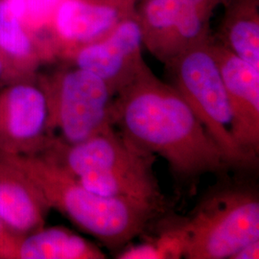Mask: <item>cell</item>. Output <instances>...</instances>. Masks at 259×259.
I'll return each instance as SVG.
<instances>
[{
    "label": "cell",
    "mask_w": 259,
    "mask_h": 259,
    "mask_svg": "<svg viewBox=\"0 0 259 259\" xmlns=\"http://www.w3.org/2000/svg\"><path fill=\"white\" fill-rule=\"evenodd\" d=\"M175 230L185 258H232L243 247L259 240L258 195L240 186L214 189Z\"/></svg>",
    "instance_id": "4"
},
{
    "label": "cell",
    "mask_w": 259,
    "mask_h": 259,
    "mask_svg": "<svg viewBox=\"0 0 259 259\" xmlns=\"http://www.w3.org/2000/svg\"><path fill=\"white\" fill-rule=\"evenodd\" d=\"M48 131L47 95L37 76L0 89V154L28 157L45 152Z\"/></svg>",
    "instance_id": "8"
},
{
    "label": "cell",
    "mask_w": 259,
    "mask_h": 259,
    "mask_svg": "<svg viewBox=\"0 0 259 259\" xmlns=\"http://www.w3.org/2000/svg\"><path fill=\"white\" fill-rule=\"evenodd\" d=\"M29 78L33 77H29L21 73L0 50V89L9 83H15Z\"/></svg>",
    "instance_id": "18"
},
{
    "label": "cell",
    "mask_w": 259,
    "mask_h": 259,
    "mask_svg": "<svg viewBox=\"0 0 259 259\" xmlns=\"http://www.w3.org/2000/svg\"><path fill=\"white\" fill-rule=\"evenodd\" d=\"M143 47L142 30L136 12L108 36L73 49L60 60L96 75L115 96L147 65L142 57Z\"/></svg>",
    "instance_id": "9"
},
{
    "label": "cell",
    "mask_w": 259,
    "mask_h": 259,
    "mask_svg": "<svg viewBox=\"0 0 259 259\" xmlns=\"http://www.w3.org/2000/svg\"><path fill=\"white\" fill-rule=\"evenodd\" d=\"M37 80L47 95L53 140L76 144L112 126L114 94L96 75L66 64L50 73H37Z\"/></svg>",
    "instance_id": "6"
},
{
    "label": "cell",
    "mask_w": 259,
    "mask_h": 259,
    "mask_svg": "<svg viewBox=\"0 0 259 259\" xmlns=\"http://www.w3.org/2000/svg\"><path fill=\"white\" fill-rule=\"evenodd\" d=\"M21 237L0 219V259H18Z\"/></svg>",
    "instance_id": "16"
},
{
    "label": "cell",
    "mask_w": 259,
    "mask_h": 259,
    "mask_svg": "<svg viewBox=\"0 0 259 259\" xmlns=\"http://www.w3.org/2000/svg\"><path fill=\"white\" fill-rule=\"evenodd\" d=\"M213 37V36H212ZM188 48L165 67L170 84L194 111L198 119L221 149L231 166L251 167L256 161L241 150L232 135V112L211 38Z\"/></svg>",
    "instance_id": "5"
},
{
    "label": "cell",
    "mask_w": 259,
    "mask_h": 259,
    "mask_svg": "<svg viewBox=\"0 0 259 259\" xmlns=\"http://www.w3.org/2000/svg\"><path fill=\"white\" fill-rule=\"evenodd\" d=\"M116 257L125 259L166 258L158 244L155 243L140 244L127 249L123 248V250Z\"/></svg>",
    "instance_id": "17"
},
{
    "label": "cell",
    "mask_w": 259,
    "mask_h": 259,
    "mask_svg": "<svg viewBox=\"0 0 259 259\" xmlns=\"http://www.w3.org/2000/svg\"><path fill=\"white\" fill-rule=\"evenodd\" d=\"M9 157L36 184L51 209L111 250L125 248L162 211L150 204L96 194L44 155Z\"/></svg>",
    "instance_id": "2"
},
{
    "label": "cell",
    "mask_w": 259,
    "mask_h": 259,
    "mask_svg": "<svg viewBox=\"0 0 259 259\" xmlns=\"http://www.w3.org/2000/svg\"><path fill=\"white\" fill-rule=\"evenodd\" d=\"M210 48L232 112V135L238 147L256 161L259 152V69L242 60L214 37Z\"/></svg>",
    "instance_id": "11"
},
{
    "label": "cell",
    "mask_w": 259,
    "mask_h": 259,
    "mask_svg": "<svg viewBox=\"0 0 259 259\" xmlns=\"http://www.w3.org/2000/svg\"><path fill=\"white\" fill-rule=\"evenodd\" d=\"M50 209L27 174L9 156L0 154V219L23 236L44 227Z\"/></svg>",
    "instance_id": "12"
},
{
    "label": "cell",
    "mask_w": 259,
    "mask_h": 259,
    "mask_svg": "<svg viewBox=\"0 0 259 259\" xmlns=\"http://www.w3.org/2000/svg\"><path fill=\"white\" fill-rule=\"evenodd\" d=\"M143 45L162 64L212 37L210 19L225 0H139Z\"/></svg>",
    "instance_id": "7"
},
{
    "label": "cell",
    "mask_w": 259,
    "mask_h": 259,
    "mask_svg": "<svg viewBox=\"0 0 259 259\" xmlns=\"http://www.w3.org/2000/svg\"><path fill=\"white\" fill-rule=\"evenodd\" d=\"M258 257L259 240H255L243 247L231 259H257Z\"/></svg>",
    "instance_id": "19"
},
{
    "label": "cell",
    "mask_w": 259,
    "mask_h": 259,
    "mask_svg": "<svg viewBox=\"0 0 259 259\" xmlns=\"http://www.w3.org/2000/svg\"><path fill=\"white\" fill-rule=\"evenodd\" d=\"M135 1H137V3H138V1H139V0H135Z\"/></svg>",
    "instance_id": "20"
},
{
    "label": "cell",
    "mask_w": 259,
    "mask_h": 259,
    "mask_svg": "<svg viewBox=\"0 0 259 259\" xmlns=\"http://www.w3.org/2000/svg\"><path fill=\"white\" fill-rule=\"evenodd\" d=\"M39 155L53 160L96 194L164 208L153 168L156 156L132 144L113 126L76 144L52 140Z\"/></svg>",
    "instance_id": "3"
},
{
    "label": "cell",
    "mask_w": 259,
    "mask_h": 259,
    "mask_svg": "<svg viewBox=\"0 0 259 259\" xmlns=\"http://www.w3.org/2000/svg\"><path fill=\"white\" fill-rule=\"evenodd\" d=\"M111 123L132 144L164 158L179 179L231 166L182 95L148 65L114 96Z\"/></svg>",
    "instance_id": "1"
},
{
    "label": "cell",
    "mask_w": 259,
    "mask_h": 259,
    "mask_svg": "<svg viewBox=\"0 0 259 259\" xmlns=\"http://www.w3.org/2000/svg\"><path fill=\"white\" fill-rule=\"evenodd\" d=\"M214 37L242 60L259 69V0H225Z\"/></svg>",
    "instance_id": "14"
},
{
    "label": "cell",
    "mask_w": 259,
    "mask_h": 259,
    "mask_svg": "<svg viewBox=\"0 0 259 259\" xmlns=\"http://www.w3.org/2000/svg\"><path fill=\"white\" fill-rule=\"evenodd\" d=\"M136 8L135 0H59L47 31L56 59L108 36Z\"/></svg>",
    "instance_id": "10"
},
{
    "label": "cell",
    "mask_w": 259,
    "mask_h": 259,
    "mask_svg": "<svg viewBox=\"0 0 259 259\" xmlns=\"http://www.w3.org/2000/svg\"><path fill=\"white\" fill-rule=\"evenodd\" d=\"M0 50L29 77L36 76L41 65L56 60L49 40L30 29L12 0H0Z\"/></svg>",
    "instance_id": "13"
},
{
    "label": "cell",
    "mask_w": 259,
    "mask_h": 259,
    "mask_svg": "<svg viewBox=\"0 0 259 259\" xmlns=\"http://www.w3.org/2000/svg\"><path fill=\"white\" fill-rule=\"evenodd\" d=\"M93 242L65 227L45 226L21 237L18 259H105Z\"/></svg>",
    "instance_id": "15"
}]
</instances>
